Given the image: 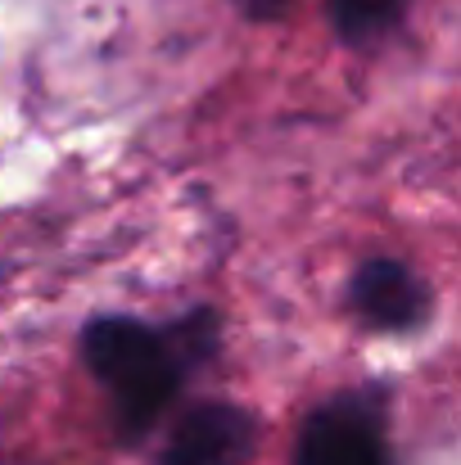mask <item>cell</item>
I'll return each mask as SVG.
<instances>
[{
  "mask_svg": "<svg viewBox=\"0 0 461 465\" xmlns=\"http://www.w3.org/2000/svg\"><path fill=\"white\" fill-rule=\"evenodd\" d=\"M335 5V18L344 27V36H366L376 27H385L394 0H330Z\"/></svg>",
  "mask_w": 461,
  "mask_h": 465,
  "instance_id": "5",
  "label": "cell"
},
{
  "mask_svg": "<svg viewBox=\"0 0 461 465\" xmlns=\"http://www.w3.org/2000/svg\"><path fill=\"white\" fill-rule=\"evenodd\" d=\"M286 0H245V9H254V14H276Z\"/></svg>",
  "mask_w": 461,
  "mask_h": 465,
  "instance_id": "6",
  "label": "cell"
},
{
  "mask_svg": "<svg viewBox=\"0 0 461 465\" xmlns=\"http://www.w3.org/2000/svg\"><path fill=\"white\" fill-rule=\"evenodd\" d=\"M254 452V420L240 407L213 402L190 411L163 452V465H245Z\"/></svg>",
  "mask_w": 461,
  "mask_h": 465,
  "instance_id": "3",
  "label": "cell"
},
{
  "mask_svg": "<svg viewBox=\"0 0 461 465\" xmlns=\"http://www.w3.org/2000/svg\"><path fill=\"white\" fill-rule=\"evenodd\" d=\"M353 303L385 330H412L426 316V285L403 262H366L353 281Z\"/></svg>",
  "mask_w": 461,
  "mask_h": 465,
  "instance_id": "4",
  "label": "cell"
},
{
  "mask_svg": "<svg viewBox=\"0 0 461 465\" xmlns=\"http://www.w3.org/2000/svg\"><path fill=\"white\" fill-rule=\"evenodd\" d=\"M82 348H86V366L114 393L123 439H141L158 420V411L167 407V398L176 393V380H181L172 343L141 321L109 316L86 330Z\"/></svg>",
  "mask_w": 461,
  "mask_h": 465,
  "instance_id": "1",
  "label": "cell"
},
{
  "mask_svg": "<svg viewBox=\"0 0 461 465\" xmlns=\"http://www.w3.org/2000/svg\"><path fill=\"white\" fill-rule=\"evenodd\" d=\"M295 465H389L380 416L353 398L321 407L304 425Z\"/></svg>",
  "mask_w": 461,
  "mask_h": 465,
  "instance_id": "2",
  "label": "cell"
}]
</instances>
